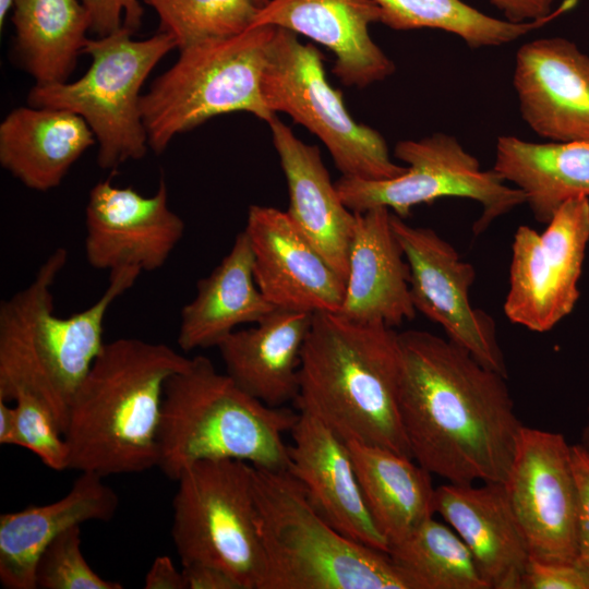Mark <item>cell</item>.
<instances>
[{"label": "cell", "instance_id": "7", "mask_svg": "<svg viewBox=\"0 0 589 589\" xmlns=\"http://www.w3.org/2000/svg\"><path fill=\"white\" fill-rule=\"evenodd\" d=\"M276 27L261 25L241 34L180 49L175 64L141 97L148 146L163 153L175 135L219 115L244 111L269 122L262 83Z\"/></svg>", "mask_w": 589, "mask_h": 589}, {"label": "cell", "instance_id": "26", "mask_svg": "<svg viewBox=\"0 0 589 589\" xmlns=\"http://www.w3.org/2000/svg\"><path fill=\"white\" fill-rule=\"evenodd\" d=\"M274 309L255 283L243 230L220 263L197 281L194 298L181 310L177 344L185 352L217 347L239 325L257 323Z\"/></svg>", "mask_w": 589, "mask_h": 589}, {"label": "cell", "instance_id": "20", "mask_svg": "<svg viewBox=\"0 0 589 589\" xmlns=\"http://www.w3.org/2000/svg\"><path fill=\"white\" fill-rule=\"evenodd\" d=\"M434 510L470 550L489 589H522L530 555L504 483H445Z\"/></svg>", "mask_w": 589, "mask_h": 589}, {"label": "cell", "instance_id": "9", "mask_svg": "<svg viewBox=\"0 0 589 589\" xmlns=\"http://www.w3.org/2000/svg\"><path fill=\"white\" fill-rule=\"evenodd\" d=\"M176 482L171 537L181 564H212L232 575L243 589H261L266 563L256 526L252 465L200 460Z\"/></svg>", "mask_w": 589, "mask_h": 589}, {"label": "cell", "instance_id": "30", "mask_svg": "<svg viewBox=\"0 0 589 589\" xmlns=\"http://www.w3.org/2000/svg\"><path fill=\"white\" fill-rule=\"evenodd\" d=\"M381 11V23L395 31L434 28L454 34L472 49L498 47L537 29L568 10L567 0L551 16L514 23L474 9L461 0H373Z\"/></svg>", "mask_w": 589, "mask_h": 589}, {"label": "cell", "instance_id": "2", "mask_svg": "<svg viewBox=\"0 0 589 589\" xmlns=\"http://www.w3.org/2000/svg\"><path fill=\"white\" fill-rule=\"evenodd\" d=\"M189 362L165 344L106 342L69 406V469L105 478L157 467L165 386Z\"/></svg>", "mask_w": 589, "mask_h": 589}, {"label": "cell", "instance_id": "31", "mask_svg": "<svg viewBox=\"0 0 589 589\" xmlns=\"http://www.w3.org/2000/svg\"><path fill=\"white\" fill-rule=\"evenodd\" d=\"M387 553L416 589H489L462 539L433 517Z\"/></svg>", "mask_w": 589, "mask_h": 589}, {"label": "cell", "instance_id": "18", "mask_svg": "<svg viewBox=\"0 0 589 589\" xmlns=\"http://www.w3.org/2000/svg\"><path fill=\"white\" fill-rule=\"evenodd\" d=\"M289 433L288 471L316 512L347 538L387 553L388 542L369 512L347 443L305 410H299Z\"/></svg>", "mask_w": 589, "mask_h": 589}, {"label": "cell", "instance_id": "42", "mask_svg": "<svg viewBox=\"0 0 589 589\" xmlns=\"http://www.w3.org/2000/svg\"><path fill=\"white\" fill-rule=\"evenodd\" d=\"M589 453V406L587 408V420L580 433L579 443Z\"/></svg>", "mask_w": 589, "mask_h": 589}, {"label": "cell", "instance_id": "3", "mask_svg": "<svg viewBox=\"0 0 589 589\" xmlns=\"http://www.w3.org/2000/svg\"><path fill=\"white\" fill-rule=\"evenodd\" d=\"M399 378L394 327L317 312L302 348L294 404L345 442L412 458L399 414Z\"/></svg>", "mask_w": 589, "mask_h": 589}, {"label": "cell", "instance_id": "13", "mask_svg": "<svg viewBox=\"0 0 589 589\" xmlns=\"http://www.w3.org/2000/svg\"><path fill=\"white\" fill-rule=\"evenodd\" d=\"M504 486L530 557L577 561V484L564 435L524 425Z\"/></svg>", "mask_w": 589, "mask_h": 589}, {"label": "cell", "instance_id": "32", "mask_svg": "<svg viewBox=\"0 0 589 589\" xmlns=\"http://www.w3.org/2000/svg\"><path fill=\"white\" fill-rule=\"evenodd\" d=\"M155 10L159 32L180 50L249 29L260 10L252 0H142Z\"/></svg>", "mask_w": 589, "mask_h": 589}, {"label": "cell", "instance_id": "41", "mask_svg": "<svg viewBox=\"0 0 589 589\" xmlns=\"http://www.w3.org/2000/svg\"><path fill=\"white\" fill-rule=\"evenodd\" d=\"M15 412L14 406L0 400V444L14 445Z\"/></svg>", "mask_w": 589, "mask_h": 589}, {"label": "cell", "instance_id": "15", "mask_svg": "<svg viewBox=\"0 0 589 589\" xmlns=\"http://www.w3.org/2000/svg\"><path fill=\"white\" fill-rule=\"evenodd\" d=\"M85 227V256L92 267L108 272L136 267L143 273L165 265L185 225L168 205L164 177L151 196L117 187L108 178L89 191Z\"/></svg>", "mask_w": 589, "mask_h": 589}, {"label": "cell", "instance_id": "23", "mask_svg": "<svg viewBox=\"0 0 589 589\" xmlns=\"http://www.w3.org/2000/svg\"><path fill=\"white\" fill-rule=\"evenodd\" d=\"M103 478L81 472L60 500L1 514L0 581L4 588L37 589V562L50 542L71 527L115 516L119 497Z\"/></svg>", "mask_w": 589, "mask_h": 589}, {"label": "cell", "instance_id": "21", "mask_svg": "<svg viewBox=\"0 0 589 589\" xmlns=\"http://www.w3.org/2000/svg\"><path fill=\"white\" fill-rule=\"evenodd\" d=\"M341 316L390 327L416 316L410 296V271L394 233L390 209L354 213Z\"/></svg>", "mask_w": 589, "mask_h": 589}, {"label": "cell", "instance_id": "6", "mask_svg": "<svg viewBox=\"0 0 589 589\" xmlns=\"http://www.w3.org/2000/svg\"><path fill=\"white\" fill-rule=\"evenodd\" d=\"M252 467L266 563L261 589H416L388 553L330 526L288 470Z\"/></svg>", "mask_w": 589, "mask_h": 589}, {"label": "cell", "instance_id": "33", "mask_svg": "<svg viewBox=\"0 0 589 589\" xmlns=\"http://www.w3.org/2000/svg\"><path fill=\"white\" fill-rule=\"evenodd\" d=\"M39 589H122L89 566L81 550V528L71 527L59 534L41 553L36 566Z\"/></svg>", "mask_w": 589, "mask_h": 589}, {"label": "cell", "instance_id": "1", "mask_svg": "<svg viewBox=\"0 0 589 589\" xmlns=\"http://www.w3.org/2000/svg\"><path fill=\"white\" fill-rule=\"evenodd\" d=\"M398 406L414 461L449 483H504L519 421L506 376L448 338L398 333Z\"/></svg>", "mask_w": 589, "mask_h": 589}, {"label": "cell", "instance_id": "5", "mask_svg": "<svg viewBox=\"0 0 589 589\" xmlns=\"http://www.w3.org/2000/svg\"><path fill=\"white\" fill-rule=\"evenodd\" d=\"M297 418L298 412L267 406L247 394L208 358H190L165 386L157 467L172 481L206 459H238L288 470L284 434Z\"/></svg>", "mask_w": 589, "mask_h": 589}, {"label": "cell", "instance_id": "43", "mask_svg": "<svg viewBox=\"0 0 589 589\" xmlns=\"http://www.w3.org/2000/svg\"><path fill=\"white\" fill-rule=\"evenodd\" d=\"M14 0H0V25L2 27L9 11L13 7Z\"/></svg>", "mask_w": 589, "mask_h": 589}, {"label": "cell", "instance_id": "14", "mask_svg": "<svg viewBox=\"0 0 589 589\" xmlns=\"http://www.w3.org/2000/svg\"><path fill=\"white\" fill-rule=\"evenodd\" d=\"M390 223L409 266L416 311L441 325L450 341L481 364L507 377L495 321L470 301L473 265L435 230L411 226L393 212Z\"/></svg>", "mask_w": 589, "mask_h": 589}, {"label": "cell", "instance_id": "35", "mask_svg": "<svg viewBox=\"0 0 589 589\" xmlns=\"http://www.w3.org/2000/svg\"><path fill=\"white\" fill-rule=\"evenodd\" d=\"M522 589H589V570L578 561L542 562L530 557Z\"/></svg>", "mask_w": 589, "mask_h": 589}, {"label": "cell", "instance_id": "24", "mask_svg": "<svg viewBox=\"0 0 589 589\" xmlns=\"http://www.w3.org/2000/svg\"><path fill=\"white\" fill-rule=\"evenodd\" d=\"M313 313L275 308L256 325L236 329L217 346L226 373L271 407L296 401L301 352Z\"/></svg>", "mask_w": 589, "mask_h": 589}, {"label": "cell", "instance_id": "11", "mask_svg": "<svg viewBox=\"0 0 589 589\" xmlns=\"http://www.w3.org/2000/svg\"><path fill=\"white\" fill-rule=\"evenodd\" d=\"M394 156L407 164L406 172L386 180L340 177L336 189L353 213L386 207L407 218L416 205L443 197L472 200L482 207L473 224L481 235L497 218L526 203L522 191L509 187L492 168L483 170L454 135L434 133L420 140L399 141Z\"/></svg>", "mask_w": 589, "mask_h": 589}, {"label": "cell", "instance_id": "17", "mask_svg": "<svg viewBox=\"0 0 589 589\" xmlns=\"http://www.w3.org/2000/svg\"><path fill=\"white\" fill-rule=\"evenodd\" d=\"M513 85L522 120L549 142L589 141V56L563 37L516 52Z\"/></svg>", "mask_w": 589, "mask_h": 589}, {"label": "cell", "instance_id": "27", "mask_svg": "<svg viewBox=\"0 0 589 589\" xmlns=\"http://www.w3.org/2000/svg\"><path fill=\"white\" fill-rule=\"evenodd\" d=\"M493 169L524 192L534 219L546 224L567 201L589 197V141H496Z\"/></svg>", "mask_w": 589, "mask_h": 589}, {"label": "cell", "instance_id": "12", "mask_svg": "<svg viewBox=\"0 0 589 589\" xmlns=\"http://www.w3.org/2000/svg\"><path fill=\"white\" fill-rule=\"evenodd\" d=\"M542 232L521 225L514 235L504 314L545 333L575 309L589 244V197L565 202Z\"/></svg>", "mask_w": 589, "mask_h": 589}, {"label": "cell", "instance_id": "22", "mask_svg": "<svg viewBox=\"0 0 589 589\" xmlns=\"http://www.w3.org/2000/svg\"><path fill=\"white\" fill-rule=\"evenodd\" d=\"M268 124L288 185L287 214L346 281L356 214L341 201L318 147L302 142L277 117Z\"/></svg>", "mask_w": 589, "mask_h": 589}, {"label": "cell", "instance_id": "38", "mask_svg": "<svg viewBox=\"0 0 589 589\" xmlns=\"http://www.w3.org/2000/svg\"><path fill=\"white\" fill-rule=\"evenodd\" d=\"M187 589H243L228 572L212 564L193 562L182 565Z\"/></svg>", "mask_w": 589, "mask_h": 589}, {"label": "cell", "instance_id": "39", "mask_svg": "<svg viewBox=\"0 0 589 589\" xmlns=\"http://www.w3.org/2000/svg\"><path fill=\"white\" fill-rule=\"evenodd\" d=\"M554 0H490L506 17L514 23L542 20L551 16Z\"/></svg>", "mask_w": 589, "mask_h": 589}, {"label": "cell", "instance_id": "44", "mask_svg": "<svg viewBox=\"0 0 589 589\" xmlns=\"http://www.w3.org/2000/svg\"><path fill=\"white\" fill-rule=\"evenodd\" d=\"M269 0H252V2L260 9H262Z\"/></svg>", "mask_w": 589, "mask_h": 589}, {"label": "cell", "instance_id": "28", "mask_svg": "<svg viewBox=\"0 0 589 589\" xmlns=\"http://www.w3.org/2000/svg\"><path fill=\"white\" fill-rule=\"evenodd\" d=\"M346 443L369 512L388 548L433 517L435 488L428 470L390 449Z\"/></svg>", "mask_w": 589, "mask_h": 589}, {"label": "cell", "instance_id": "34", "mask_svg": "<svg viewBox=\"0 0 589 589\" xmlns=\"http://www.w3.org/2000/svg\"><path fill=\"white\" fill-rule=\"evenodd\" d=\"M14 445L34 453L55 471L69 469V447L53 413L37 396L21 392L14 400Z\"/></svg>", "mask_w": 589, "mask_h": 589}, {"label": "cell", "instance_id": "29", "mask_svg": "<svg viewBox=\"0 0 589 589\" xmlns=\"http://www.w3.org/2000/svg\"><path fill=\"white\" fill-rule=\"evenodd\" d=\"M15 51L36 85L67 82L91 28L81 0H14Z\"/></svg>", "mask_w": 589, "mask_h": 589}, {"label": "cell", "instance_id": "25", "mask_svg": "<svg viewBox=\"0 0 589 589\" xmlns=\"http://www.w3.org/2000/svg\"><path fill=\"white\" fill-rule=\"evenodd\" d=\"M95 143L87 122L74 112L20 107L0 124V164L25 187L48 191Z\"/></svg>", "mask_w": 589, "mask_h": 589}, {"label": "cell", "instance_id": "4", "mask_svg": "<svg viewBox=\"0 0 589 589\" xmlns=\"http://www.w3.org/2000/svg\"><path fill=\"white\" fill-rule=\"evenodd\" d=\"M67 262V249H56L29 284L0 304V400H14L21 392L37 396L63 434L71 399L106 344L107 311L142 273L136 267L109 272L96 302L60 317L53 312L52 287Z\"/></svg>", "mask_w": 589, "mask_h": 589}, {"label": "cell", "instance_id": "19", "mask_svg": "<svg viewBox=\"0 0 589 589\" xmlns=\"http://www.w3.org/2000/svg\"><path fill=\"white\" fill-rule=\"evenodd\" d=\"M377 22L381 11L373 0H269L251 27L272 25L310 38L333 52L332 71L344 85L363 88L395 71L369 33Z\"/></svg>", "mask_w": 589, "mask_h": 589}, {"label": "cell", "instance_id": "10", "mask_svg": "<svg viewBox=\"0 0 589 589\" xmlns=\"http://www.w3.org/2000/svg\"><path fill=\"white\" fill-rule=\"evenodd\" d=\"M323 61L313 45L276 27L262 83L268 109L288 115L317 136L342 177L386 180L405 173L406 166L392 160L383 135L350 116L341 92L328 82Z\"/></svg>", "mask_w": 589, "mask_h": 589}, {"label": "cell", "instance_id": "8", "mask_svg": "<svg viewBox=\"0 0 589 589\" xmlns=\"http://www.w3.org/2000/svg\"><path fill=\"white\" fill-rule=\"evenodd\" d=\"M127 27L95 39L83 49L92 61L75 82L36 85L27 103L33 107L59 108L82 117L98 143L97 163L113 169L142 158L148 141L141 113V87L156 64L177 44L158 32L142 40L132 39Z\"/></svg>", "mask_w": 589, "mask_h": 589}, {"label": "cell", "instance_id": "36", "mask_svg": "<svg viewBox=\"0 0 589 589\" xmlns=\"http://www.w3.org/2000/svg\"><path fill=\"white\" fill-rule=\"evenodd\" d=\"M91 22L89 31L98 37L121 27L136 31L143 17L142 0H81Z\"/></svg>", "mask_w": 589, "mask_h": 589}, {"label": "cell", "instance_id": "37", "mask_svg": "<svg viewBox=\"0 0 589 589\" xmlns=\"http://www.w3.org/2000/svg\"><path fill=\"white\" fill-rule=\"evenodd\" d=\"M572 462L577 484V561L589 570V453L572 445Z\"/></svg>", "mask_w": 589, "mask_h": 589}, {"label": "cell", "instance_id": "16", "mask_svg": "<svg viewBox=\"0 0 589 589\" xmlns=\"http://www.w3.org/2000/svg\"><path fill=\"white\" fill-rule=\"evenodd\" d=\"M244 231L255 283L275 308L338 313L346 281L299 231L287 212L251 205Z\"/></svg>", "mask_w": 589, "mask_h": 589}, {"label": "cell", "instance_id": "40", "mask_svg": "<svg viewBox=\"0 0 589 589\" xmlns=\"http://www.w3.org/2000/svg\"><path fill=\"white\" fill-rule=\"evenodd\" d=\"M145 589H187L182 569L167 556H157L144 579Z\"/></svg>", "mask_w": 589, "mask_h": 589}]
</instances>
